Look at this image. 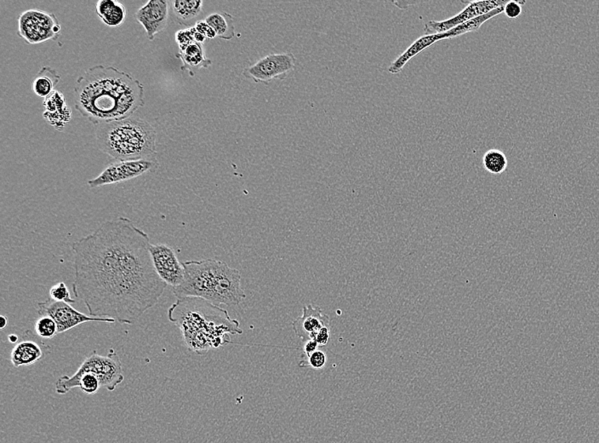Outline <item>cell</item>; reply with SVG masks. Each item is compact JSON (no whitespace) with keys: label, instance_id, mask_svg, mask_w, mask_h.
<instances>
[{"label":"cell","instance_id":"5b68a950","mask_svg":"<svg viewBox=\"0 0 599 443\" xmlns=\"http://www.w3.org/2000/svg\"><path fill=\"white\" fill-rule=\"evenodd\" d=\"M98 148L118 160L155 158L156 131L149 122L128 118L95 127Z\"/></svg>","mask_w":599,"mask_h":443},{"label":"cell","instance_id":"ba28073f","mask_svg":"<svg viewBox=\"0 0 599 443\" xmlns=\"http://www.w3.org/2000/svg\"><path fill=\"white\" fill-rule=\"evenodd\" d=\"M159 161L156 158L152 159L118 160L112 163L96 176L90 180L88 185L90 189L103 187L105 185H118V183L128 181V180L137 178V176L153 172L159 168Z\"/></svg>","mask_w":599,"mask_h":443},{"label":"cell","instance_id":"f546056e","mask_svg":"<svg viewBox=\"0 0 599 443\" xmlns=\"http://www.w3.org/2000/svg\"><path fill=\"white\" fill-rule=\"evenodd\" d=\"M326 363V356L321 351H316L309 356L307 364L309 366L314 367V369H321L325 367Z\"/></svg>","mask_w":599,"mask_h":443},{"label":"cell","instance_id":"4fadbf2b","mask_svg":"<svg viewBox=\"0 0 599 443\" xmlns=\"http://www.w3.org/2000/svg\"><path fill=\"white\" fill-rule=\"evenodd\" d=\"M135 17L144 28L149 40H153L157 35L167 28L169 2L167 0H149L137 11Z\"/></svg>","mask_w":599,"mask_h":443},{"label":"cell","instance_id":"2e32d148","mask_svg":"<svg viewBox=\"0 0 599 443\" xmlns=\"http://www.w3.org/2000/svg\"><path fill=\"white\" fill-rule=\"evenodd\" d=\"M96 12L101 21L112 28L123 25L127 16L126 6L115 0H99L96 3Z\"/></svg>","mask_w":599,"mask_h":443},{"label":"cell","instance_id":"cb8c5ba5","mask_svg":"<svg viewBox=\"0 0 599 443\" xmlns=\"http://www.w3.org/2000/svg\"><path fill=\"white\" fill-rule=\"evenodd\" d=\"M71 115H73V112H71V108L69 105L62 110L56 111V112H47L44 111L43 112V117L49 125L53 126L55 129L58 131H63L65 128V126L70 122L71 119Z\"/></svg>","mask_w":599,"mask_h":443},{"label":"cell","instance_id":"7a4b0ae2","mask_svg":"<svg viewBox=\"0 0 599 443\" xmlns=\"http://www.w3.org/2000/svg\"><path fill=\"white\" fill-rule=\"evenodd\" d=\"M75 108L94 125L130 118L144 106V86L114 67L96 65L78 77Z\"/></svg>","mask_w":599,"mask_h":443},{"label":"cell","instance_id":"30bf717a","mask_svg":"<svg viewBox=\"0 0 599 443\" xmlns=\"http://www.w3.org/2000/svg\"><path fill=\"white\" fill-rule=\"evenodd\" d=\"M39 315H49L56 322L58 326V333H64L69 330L77 328L85 322H107L115 324L114 319L92 317L75 310L69 303L56 302L49 299L44 302L37 303V308Z\"/></svg>","mask_w":599,"mask_h":443},{"label":"cell","instance_id":"d4e9b609","mask_svg":"<svg viewBox=\"0 0 599 443\" xmlns=\"http://www.w3.org/2000/svg\"><path fill=\"white\" fill-rule=\"evenodd\" d=\"M35 333L41 339L50 340L58 335V326L49 315H40L35 321Z\"/></svg>","mask_w":599,"mask_h":443},{"label":"cell","instance_id":"d6a6232c","mask_svg":"<svg viewBox=\"0 0 599 443\" xmlns=\"http://www.w3.org/2000/svg\"><path fill=\"white\" fill-rule=\"evenodd\" d=\"M319 346V344L315 340H308L306 342L303 350V362L307 360L312 353L317 351Z\"/></svg>","mask_w":599,"mask_h":443},{"label":"cell","instance_id":"7c38bea8","mask_svg":"<svg viewBox=\"0 0 599 443\" xmlns=\"http://www.w3.org/2000/svg\"><path fill=\"white\" fill-rule=\"evenodd\" d=\"M154 268L167 286L176 287L183 283L184 266L180 262L174 249L167 244L150 246Z\"/></svg>","mask_w":599,"mask_h":443},{"label":"cell","instance_id":"1f68e13d","mask_svg":"<svg viewBox=\"0 0 599 443\" xmlns=\"http://www.w3.org/2000/svg\"><path fill=\"white\" fill-rule=\"evenodd\" d=\"M319 344V346H325L330 340V326H325L318 333L314 340Z\"/></svg>","mask_w":599,"mask_h":443},{"label":"cell","instance_id":"ffe728a7","mask_svg":"<svg viewBox=\"0 0 599 443\" xmlns=\"http://www.w3.org/2000/svg\"><path fill=\"white\" fill-rule=\"evenodd\" d=\"M171 3L177 22L187 25L201 14L203 3L201 0H175Z\"/></svg>","mask_w":599,"mask_h":443},{"label":"cell","instance_id":"e0dca14e","mask_svg":"<svg viewBox=\"0 0 599 443\" xmlns=\"http://www.w3.org/2000/svg\"><path fill=\"white\" fill-rule=\"evenodd\" d=\"M43 351L36 342L29 340L19 342L11 351L10 360L12 365L20 367L33 365L42 358Z\"/></svg>","mask_w":599,"mask_h":443},{"label":"cell","instance_id":"484cf974","mask_svg":"<svg viewBox=\"0 0 599 443\" xmlns=\"http://www.w3.org/2000/svg\"><path fill=\"white\" fill-rule=\"evenodd\" d=\"M51 299L56 302H64L73 305L76 302V300L71 299L69 288L64 283H59L54 285L50 290Z\"/></svg>","mask_w":599,"mask_h":443},{"label":"cell","instance_id":"8992f818","mask_svg":"<svg viewBox=\"0 0 599 443\" xmlns=\"http://www.w3.org/2000/svg\"><path fill=\"white\" fill-rule=\"evenodd\" d=\"M124 379L121 360L114 349H111L107 356L93 351L73 376L59 378L55 387L59 395H65L77 387L87 395H95L101 387L114 392Z\"/></svg>","mask_w":599,"mask_h":443},{"label":"cell","instance_id":"8fae6325","mask_svg":"<svg viewBox=\"0 0 599 443\" xmlns=\"http://www.w3.org/2000/svg\"><path fill=\"white\" fill-rule=\"evenodd\" d=\"M507 2L506 0L462 2L467 3V6L457 16L444 21H430L425 24L424 27L425 35H439V33L449 32L450 30L457 28V26L465 24L473 18L483 16V15L491 12V11L500 8V7H504Z\"/></svg>","mask_w":599,"mask_h":443},{"label":"cell","instance_id":"83f0119b","mask_svg":"<svg viewBox=\"0 0 599 443\" xmlns=\"http://www.w3.org/2000/svg\"><path fill=\"white\" fill-rule=\"evenodd\" d=\"M176 43L178 44L180 50H183V49L195 42L193 30L192 28L180 30L176 33Z\"/></svg>","mask_w":599,"mask_h":443},{"label":"cell","instance_id":"4dcf8cb0","mask_svg":"<svg viewBox=\"0 0 599 443\" xmlns=\"http://www.w3.org/2000/svg\"><path fill=\"white\" fill-rule=\"evenodd\" d=\"M194 28L199 33H201V35L205 36L207 39H214V37H217L216 33H214L210 26L206 24L205 21L197 22V24H195Z\"/></svg>","mask_w":599,"mask_h":443},{"label":"cell","instance_id":"7402d4cb","mask_svg":"<svg viewBox=\"0 0 599 443\" xmlns=\"http://www.w3.org/2000/svg\"><path fill=\"white\" fill-rule=\"evenodd\" d=\"M504 12V7H500L491 11L483 16L472 19L465 24L457 26V28L450 30L449 32L443 33L444 40H450L453 37L466 35L467 33L476 32L483 26L486 22L491 20L493 17Z\"/></svg>","mask_w":599,"mask_h":443},{"label":"cell","instance_id":"4316f807","mask_svg":"<svg viewBox=\"0 0 599 443\" xmlns=\"http://www.w3.org/2000/svg\"><path fill=\"white\" fill-rule=\"evenodd\" d=\"M45 111L56 112L67 106L65 97L59 91L52 92L50 96L44 99L43 103Z\"/></svg>","mask_w":599,"mask_h":443},{"label":"cell","instance_id":"ac0fdd59","mask_svg":"<svg viewBox=\"0 0 599 443\" xmlns=\"http://www.w3.org/2000/svg\"><path fill=\"white\" fill-rule=\"evenodd\" d=\"M176 56L182 60L183 70L189 71L192 76L194 74V69H207L212 65V62L205 58L203 44L197 42H194L183 50H180L179 53Z\"/></svg>","mask_w":599,"mask_h":443},{"label":"cell","instance_id":"836d02e7","mask_svg":"<svg viewBox=\"0 0 599 443\" xmlns=\"http://www.w3.org/2000/svg\"><path fill=\"white\" fill-rule=\"evenodd\" d=\"M0 319H1V321H0L1 322V328L5 329L7 325H8V318H6V317H3V315H1V317H0Z\"/></svg>","mask_w":599,"mask_h":443},{"label":"cell","instance_id":"6da1fadb","mask_svg":"<svg viewBox=\"0 0 599 443\" xmlns=\"http://www.w3.org/2000/svg\"><path fill=\"white\" fill-rule=\"evenodd\" d=\"M149 235L127 217L105 222L73 244L71 288L92 317L137 324L167 284L154 268Z\"/></svg>","mask_w":599,"mask_h":443},{"label":"cell","instance_id":"9c48e42d","mask_svg":"<svg viewBox=\"0 0 599 443\" xmlns=\"http://www.w3.org/2000/svg\"><path fill=\"white\" fill-rule=\"evenodd\" d=\"M296 59L292 53L270 54L255 65L246 67L244 77L255 83L267 85L273 80H285L296 69Z\"/></svg>","mask_w":599,"mask_h":443},{"label":"cell","instance_id":"e575fe53","mask_svg":"<svg viewBox=\"0 0 599 443\" xmlns=\"http://www.w3.org/2000/svg\"><path fill=\"white\" fill-rule=\"evenodd\" d=\"M9 341L11 344L17 343L18 341V336H17L16 334H11V335L9 336Z\"/></svg>","mask_w":599,"mask_h":443},{"label":"cell","instance_id":"3957f363","mask_svg":"<svg viewBox=\"0 0 599 443\" xmlns=\"http://www.w3.org/2000/svg\"><path fill=\"white\" fill-rule=\"evenodd\" d=\"M169 321L183 333L190 351L203 354L228 343V334H241L239 321L228 311L199 298L177 299L168 311Z\"/></svg>","mask_w":599,"mask_h":443},{"label":"cell","instance_id":"44dd1931","mask_svg":"<svg viewBox=\"0 0 599 443\" xmlns=\"http://www.w3.org/2000/svg\"><path fill=\"white\" fill-rule=\"evenodd\" d=\"M205 21L220 39L231 40L235 36V21L231 15L226 12L212 13Z\"/></svg>","mask_w":599,"mask_h":443},{"label":"cell","instance_id":"603a6c76","mask_svg":"<svg viewBox=\"0 0 599 443\" xmlns=\"http://www.w3.org/2000/svg\"><path fill=\"white\" fill-rule=\"evenodd\" d=\"M484 167L492 174H502L507 170L508 160L506 155L499 149H489L483 158Z\"/></svg>","mask_w":599,"mask_h":443},{"label":"cell","instance_id":"d6986e66","mask_svg":"<svg viewBox=\"0 0 599 443\" xmlns=\"http://www.w3.org/2000/svg\"><path fill=\"white\" fill-rule=\"evenodd\" d=\"M60 80L61 76L58 71L51 67H43L33 81V91L37 96L47 99L56 91Z\"/></svg>","mask_w":599,"mask_h":443},{"label":"cell","instance_id":"9a60e30c","mask_svg":"<svg viewBox=\"0 0 599 443\" xmlns=\"http://www.w3.org/2000/svg\"><path fill=\"white\" fill-rule=\"evenodd\" d=\"M444 40L443 33L431 35H425L424 36L419 37V39L414 41L412 46L406 49L404 53L399 56L398 58L391 63V66L388 67V72L394 75L401 73L404 67L410 61V60L414 58V56H416L418 54L427 50V49L432 47V44Z\"/></svg>","mask_w":599,"mask_h":443},{"label":"cell","instance_id":"f1b7e54d","mask_svg":"<svg viewBox=\"0 0 599 443\" xmlns=\"http://www.w3.org/2000/svg\"><path fill=\"white\" fill-rule=\"evenodd\" d=\"M525 1H508L504 6V14L508 18L517 19L522 14V7Z\"/></svg>","mask_w":599,"mask_h":443},{"label":"cell","instance_id":"277c9868","mask_svg":"<svg viewBox=\"0 0 599 443\" xmlns=\"http://www.w3.org/2000/svg\"><path fill=\"white\" fill-rule=\"evenodd\" d=\"M184 280L180 286L172 288L177 299L199 298L219 306H239L246 294L241 287L238 269L216 259L183 262Z\"/></svg>","mask_w":599,"mask_h":443},{"label":"cell","instance_id":"5bb4252c","mask_svg":"<svg viewBox=\"0 0 599 443\" xmlns=\"http://www.w3.org/2000/svg\"><path fill=\"white\" fill-rule=\"evenodd\" d=\"M297 337L304 342L314 340L325 326H330V317L323 314L319 306L308 305L303 307V314L292 324Z\"/></svg>","mask_w":599,"mask_h":443},{"label":"cell","instance_id":"52a82bcc","mask_svg":"<svg viewBox=\"0 0 599 443\" xmlns=\"http://www.w3.org/2000/svg\"><path fill=\"white\" fill-rule=\"evenodd\" d=\"M61 30L56 15L42 10H26L18 18V35L30 44L56 40Z\"/></svg>","mask_w":599,"mask_h":443}]
</instances>
